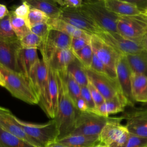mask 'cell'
<instances>
[{"label": "cell", "instance_id": "6da1fadb", "mask_svg": "<svg viewBox=\"0 0 147 147\" xmlns=\"http://www.w3.org/2000/svg\"><path fill=\"white\" fill-rule=\"evenodd\" d=\"M56 74L59 86V103L57 113L53 119L58 130V140L72 133L79 111L76 109L70 97L64 79L58 72Z\"/></svg>", "mask_w": 147, "mask_h": 147}, {"label": "cell", "instance_id": "7a4b0ae2", "mask_svg": "<svg viewBox=\"0 0 147 147\" xmlns=\"http://www.w3.org/2000/svg\"><path fill=\"white\" fill-rule=\"evenodd\" d=\"M29 80L37 96L38 105L48 118L54 119L49 91L48 66L42 59H40L33 68Z\"/></svg>", "mask_w": 147, "mask_h": 147}, {"label": "cell", "instance_id": "3957f363", "mask_svg": "<svg viewBox=\"0 0 147 147\" xmlns=\"http://www.w3.org/2000/svg\"><path fill=\"white\" fill-rule=\"evenodd\" d=\"M0 70L5 79V88L14 97L30 105H38L37 96L29 79L22 74L13 71L2 65H0Z\"/></svg>", "mask_w": 147, "mask_h": 147}, {"label": "cell", "instance_id": "277c9868", "mask_svg": "<svg viewBox=\"0 0 147 147\" xmlns=\"http://www.w3.org/2000/svg\"><path fill=\"white\" fill-rule=\"evenodd\" d=\"M80 9L103 30L117 33L118 16L110 12L106 7L104 0L83 1Z\"/></svg>", "mask_w": 147, "mask_h": 147}, {"label": "cell", "instance_id": "5b68a950", "mask_svg": "<svg viewBox=\"0 0 147 147\" xmlns=\"http://www.w3.org/2000/svg\"><path fill=\"white\" fill-rule=\"evenodd\" d=\"M16 120L25 133L37 142L40 147H46L58 138V130L55 121L52 119L42 124L23 121L16 117Z\"/></svg>", "mask_w": 147, "mask_h": 147}, {"label": "cell", "instance_id": "8992f818", "mask_svg": "<svg viewBox=\"0 0 147 147\" xmlns=\"http://www.w3.org/2000/svg\"><path fill=\"white\" fill-rule=\"evenodd\" d=\"M117 33L123 37L138 42L147 33V18L143 13L132 16H118Z\"/></svg>", "mask_w": 147, "mask_h": 147}, {"label": "cell", "instance_id": "52a82bcc", "mask_svg": "<svg viewBox=\"0 0 147 147\" xmlns=\"http://www.w3.org/2000/svg\"><path fill=\"white\" fill-rule=\"evenodd\" d=\"M121 121V117L109 118L99 134L102 144L107 147H123L125 145L130 133Z\"/></svg>", "mask_w": 147, "mask_h": 147}, {"label": "cell", "instance_id": "ba28073f", "mask_svg": "<svg viewBox=\"0 0 147 147\" xmlns=\"http://www.w3.org/2000/svg\"><path fill=\"white\" fill-rule=\"evenodd\" d=\"M109 118L100 116L91 111H79L75 129L71 134L99 137Z\"/></svg>", "mask_w": 147, "mask_h": 147}, {"label": "cell", "instance_id": "9c48e42d", "mask_svg": "<svg viewBox=\"0 0 147 147\" xmlns=\"http://www.w3.org/2000/svg\"><path fill=\"white\" fill-rule=\"evenodd\" d=\"M60 19L90 34H97L102 29L80 7L61 8Z\"/></svg>", "mask_w": 147, "mask_h": 147}, {"label": "cell", "instance_id": "30bf717a", "mask_svg": "<svg viewBox=\"0 0 147 147\" xmlns=\"http://www.w3.org/2000/svg\"><path fill=\"white\" fill-rule=\"evenodd\" d=\"M71 38L70 36L60 31L51 29L47 36L42 39L39 48L42 60L47 64L57 51L70 49Z\"/></svg>", "mask_w": 147, "mask_h": 147}, {"label": "cell", "instance_id": "8fae6325", "mask_svg": "<svg viewBox=\"0 0 147 147\" xmlns=\"http://www.w3.org/2000/svg\"><path fill=\"white\" fill-rule=\"evenodd\" d=\"M97 35L120 55L134 54L144 49L140 42L127 39L117 32L102 30Z\"/></svg>", "mask_w": 147, "mask_h": 147}, {"label": "cell", "instance_id": "7c38bea8", "mask_svg": "<svg viewBox=\"0 0 147 147\" xmlns=\"http://www.w3.org/2000/svg\"><path fill=\"white\" fill-rule=\"evenodd\" d=\"M90 45L93 53L109 68L116 73V65L120 56L113 47L97 34H92Z\"/></svg>", "mask_w": 147, "mask_h": 147}, {"label": "cell", "instance_id": "4fadbf2b", "mask_svg": "<svg viewBox=\"0 0 147 147\" xmlns=\"http://www.w3.org/2000/svg\"><path fill=\"white\" fill-rule=\"evenodd\" d=\"M121 118L126 120L125 126L130 133L147 138V108H133Z\"/></svg>", "mask_w": 147, "mask_h": 147}, {"label": "cell", "instance_id": "5bb4252c", "mask_svg": "<svg viewBox=\"0 0 147 147\" xmlns=\"http://www.w3.org/2000/svg\"><path fill=\"white\" fill-rule=\"evenodd\" d=\"M86 71L88 80L98 89L105 100L110 99L117 94L121 93L117 80L90 69H86Z\"/></svg>", "mask_w": 147, "mask_h": 147}, {"label": "cell", "instance_id": "9a60e30c", "mask_svg": "<svg viewBox=\"0 0 147 147\" xmlns=\"http://www.w3.org/2000/svg\"><path fill=\"white\" fill-rule=\"evenodd\" d=\"M131 71L125 55H120L116 65L117 80L121 92L126 99L129 106L133 107L134 102L131 95Z\"/></svg>", "mask_w": 147, "mask_h": 147}, {"label": "cell", "instance_id": "2e32d148", "mask_svg": "<svg viewBox=\"0 0 147 147\" xmlns=\"http://www.w3.org/2000/svg\"><path fill=\"white\" fill-rule=\"evenodd\" d=\"M0 127L7 133L25 140L32 145L40 147L39 144L28 136L16 120V116L11 111L0 107Z\"/></svg>", "mask_w": 147, "mask_h": 147}, {"label": "cell", "instance_id": "e0dca14e", "mask_svg": "<svg viewBox=\"0 0 147 147\" xmlns=\"http://www.w3.org/2000/svg\"><path fill=\"white\" fill-rule=\"evenodd\" d=\"M21 48L20 40L10 42L0 40V65L21 73L18 63V53Z\"/></svg>", "mask_w": 147, "mask_h": 147}, {"label": "cell", "instance_id": "ac0fdd59", "mask_svg": "<svg viewBox=\"0 0 147 147\" xmlns=\"http://www.w3.org/2000/svg\"><path fill=\"white\" fill-rule=\"evenodd\" d=\"M106 8L118 16H132L143 14L134 1L121 0H104Z\"/></svg>", "mask_w": 147, "mask_h": 147}, {"label": "cell", "instance_id": "d6986e66", "mask_svg": "<svg viewBox=\"0 0 147 147\" xmlns=\"http://www.w3.org/2000/svg\"><path fill=\"white\" fill-rule=\"evenodd\" d=\"M127 106L129 105L126 99L121 93H119L110 99L105 100L104 103L95 108L92 113L108 118L109 115L123 111Z\"/></svg>", "mask_w": 147, "mask_h": 147}, {"label": "cell", "instance_id": "ffe728a7", "mask_svg": "<svg viewBox=\"0 0 147 147\" xmlns=\"http://www.w3.org/2000/svg\"><path fill=\"white\" fill-rule=\"evenodd\" d=\"M37 50L21 48L18 53V63L21 72L29 80L33 68L40 60Z\"/></svg>", "mask_w": 147, "mask_h": 147}, {"label": "cell", "instance_id": "44dd1931", "mask_svg": "<svg viewBox=\"0 0 147 147\" xmlns=\"http://www.w3.org/2000/svg\"><path fill=\"white\" fill-rule=\"evenodd\" d=\"M75 59L71 49L59 50L52 56L47 64L57 72L67 71L68 65Z\"/></svg>", "mask_w": 147, "mask_h": 147}, {"label": "cell", "instance_id": "7402d4cb", "mask_svg": "<svg viewBox=\"0 0 147 147\" xmlns=\"http://www.w3.org/2000/svg\"><path fill=\"white\" fill-rule=\"evenodd\" d=\"M131 87L134 102L147 103V77L131 72Z\"/></svg>", "mask_w": 147, "mask_h": 147}, {"label": "cell", "instance_id": "603a6c76", "mask_svg": "<svg viewBox=\"0 0 147 147\" xmlns=\"http://www.w3.org/2000/svg\"><path fill=\"white\" fill-rule=\"evenodd\" d=\"M56 141L69 147H94L101 144L99 137L82 134H71Z\"/></svg>", "mask_w": 147, "mask_h": 147}, {"label": "cell", "instance_id": "cb8c5ba5", "mask_svg": "<svg viewBox=\"0 0 147 147\" xmlns=\"http://www.w3.org/2000/svg\"><path fill=\"white\" fill-rule=\"evenodd\" d=\"M51 29L60 31L71 37H90V34L82 30H80L65 21L60 19L49 18L47 22Z\"/></svg>", "mask_w": 147, "mask_h": 147}, {"label": "cell", "instance_id": "d4e9b609", "mask_svg": "<svg viewBox=\"0 0 147 147\" xmlns=\"http://www.w3.org/2000/svg\"><path fill=\"white\" fill-rule=\"evenodd\" d=\"M26 2L30 8L36 9L42 11L49 18H59L60 16L61 7L58 6L55 0H27Z\"/></svg>", "mask_w": 147, "mask_h": 147}, {"label": "cell", "instance_id": "484cf974", "mask_svg": "<svg viewBox=\"0 0 147 147\" xmlns=\"http://www.w3.org/2000/svg\"><path fill=\"white\" fill-rule=\"evenodd\" d=\"M131 72L142 75L147 77V51L125 55Z\"/></svg>", "mask_w": 147, "mask_h": 147}, {"label": "cell", "instance_id": "4316f807", "mask_svg": "<svg viewBox=\"0 0 147 147\" xmlns=\"http://www.w3.org/2000/svg\"><path fill=\"white\" fill-rule=\"evenodd\" d=\"M67 71L76 80L80 87L87 86L88 79L86 68L76 59L68 65Z\"/></svg>", "mask_w": 147, "mask_h": 147}, {"label": "cell", "instance_id": "83f0119b", "mask_svg": "<svg viewBox=\"0 0 147 147\" xmlns=\"http://www.w3.org/2000/svg\"><path fill=\"white\" fill-rule=\"evenodd\" d=\"M0 147H37L0 127Z\"/></svg>", "mask_w": 147, "mask_h": 147}, {"label": "cell", "instance_id": "f1b7e54d", "mask_svg": "<svg viewBox=\"0 0 147 147\" xmlns=\"http://www.w3.org/2000/svg\"><path fill=\"white\" fill-rule=\"evenodd\" d=\"M10 23L12 29L19 40L31 32L30 29L26 21L16 17L12 11H9Z\"/></svg>", "mask_w": 147, "mask_h": 147}, {"label": "cell", "instance_id": "f546056e", "mask_svg": "<svg viewBox=\"0 0 147 147\" xmlns=\"http://www.w3.org/2000/svg\"><path fill=\"white\" fill-rule=\"evenodd\" d=\"M48 75L49 83V91L55 117L57 113L59 103V86L56 72L48 67Z\"/></svg>", "mask_w": 147, "mask_h": 147}, {"label": "cell", "instance_id": "4dcf8cb0", "mask_svg": "<svg viewBox=\"0 0 147 147\" xmlns=\"http://www.w3.org/2000/svg\"><path fill=\"white\" fill-rule=\"evenodd\" d=\"M58 73L64 79L70 97L75 103L81 97V87L67 71Z\"/></svg>", "mask_w": 147, "mask_h": 147}, {"label": "cell", "instance_id": "1f68e13d", "mask_svg": "<svg viewBox=\"0 0 147 147\" xmlns=\"http://www.w3.org/2000/svg\"><path fill=\"white\" fill-rule=\"evenodd\" d=\"M0 40L10 42L19 40L12 29L10 14L5 18L0 19Z\"/></svg>", "mask_w": 147, "mask_h": 147}, {"label": "cell", "instance_id": "d6a6232c", "mask_svg": "<svg viewBox=\"0 0 147 147\" xmlns=\"http://www.w3.org/2000/svg\"><path fill=\"white\" fill-rule=\"evenodd\" d=\"M72 52L76 59L86 69H90L93 56V52L90 44L78 51Z\"/></svg>", "mask_w": 147, "mask_h": 147}, {"label": "cell", "instance_id": "836d02e7", "mask_svg": "<svg viewBox=\"0 0 147 147\" xmlns=\"http://www.w3.org/2000/svg\"><path fill=\"white\" fill-rule=\"evenodd\" d=\"M90 69L98 74L106 75L113 79L117 80L116 73L106 67L94 53L92 63Z\"/></svg>", "mask_w": 147, "mask_h": 147}, {"label": "cell", "instance_id": "e575fe53", "mask_svg": "<svg viewBox=\"0 0 147 147\" xmlns=\"http://www.w3.org/2000/svg\"><path fill=\"white\" fill-rule=\"evenodd\" d=\"M42 39L32 32L28 34L20 40L21 47L28 49H39Z\"/></svg>", "mask_w": 147, "mask_h": 147}, {"label": "cell", "instance_id": "d590c367", "mask_svg": "<svg viewBox=\"0 0 147 147\" xmlns=\"http://www.w3.org/2000/svg\"><path fill=\"white\" fill-rule=\"evenodd\" d=\"M49 19V18L42 11L36 9L30 8L27 22L30 28L36 25L47 22Z\"/></svg>", "mask_w": 147, "mask_h": 147}, {"label": "cell", "instance_id": "8d00e7d4", "mask_svg": "<svg viewBox=\"0 0 147 147\" xmlns=\"http://www.w3.org/2000/svg\"><path fill=\"white\" fill-rule=\"evenodd\" d=\"M146 145L147 138L130 133L128 140L123 147H145Z\"/></svg>", "mask_w": 147, "mask_h": 147}, {"label": "cell", "instance_id": "74e56055", "mask_svg": "<svg viewBox=\"0 0 147 147\" xmlns=\"http://www.w3.org/2000/svg\"><path fill=\"white\" fill-rule=\"evenodd\" d=\"M30 10V7L29 4L26 2V1H24L21 5L17 6L11 11L16 17L22 18L27 22Z\"/></svg>", "mask_w": 147, "mask_h": 147}, {"label": "cell", "instance_id": "f35d334b", "mask_svg": "<svg viewBox=\"0 0 147 147\" xmlns=\"http://www.w3.org/2000/svg\"><path fill=\"white\" fill-rule=\"evenodd\" d=\"M90 37H72L70 49L72 52L78 51L90 44Z\"/></svg>", "mask_w": 147, "mask_h": 147}, {"label": "cell", "instance_id": "ab89813d", "mask_svg": "<svg viewBox=\"0 0 147 147\" xmlns=\"http://www.w3.org/2000/svg\"><path fill=\"white\" fill-rule=\"evenodd\" d=\"M30 29L31 32L39 36L42 39L44 38L47 36L51 30L47 22H43L36 25L31 27Z\"/></svg>", "mask_w": 147, "mask_h": 147}, {"label": "cell", "instance_id": "60d3db41", "mask_svg": "<svg viewBox=\"0 0 147 147\" xmlns=\"http://www.w3.org/2000/svg\"><path fill=\"white\" fill-rule=\"evenodd\" d=\"M87 87L90 90L91 96L93 99V100L95 105V108L99 106L103 103L105 102V99L102 96V95L100 93V92L98 90V89L88 80V84Z\"/></svg>", "mask_w": 147, "mask_h": 147}, {"label": "cell", "instance_id": "b9f144b4", "mask_svg": "<svg viewBox=\"0 0 147 147\" xmlns=\"http://www.w3.org/2000/svg\"><path fill=\"white\" fill-rule=\"evenodd\" d=\"M81 96L86 102L89 111L93 112L95 109V105L87 86L81 87Z\"/></svg>", "mask_w": 147, "mask_h": 147}, {"label": "cell", "instance_id": "7bdbcfd3", "mask_svg": "<svg viewBox=\"0 0 147 147\" xmlns=\"http://www.w3.org/2000/svg\"><path fill=\"white\" fill-rule=\"evenodd\" d=\"M56 3L61 8H78L82 6V0H55Z\"/></svg>", "mask_w": 147, "mask_h": 147}, {"label": "cell", "instance_id": "ee69618b", "mask_svg": "<svg viewBox=\"0 0 147 147\" xmlns=\"http://www.w3.org/2000/svg\"><path fill=\"white\" fill-rule=\"evenodd\" d=\"M75 106L76 108V109L80 111V112H86V111H89L88 106L86 103V102L84 100V99L82 98V96L79 98L75 102Z\"/></svg>", "mask_w": 147, "mask_h": 147}, {"label": "cell", "instance_id": "f6af8a7d", "mask_svg": "<svg viewBox=\"0 0 147 147\" xmlns=\"http://www.w3.org/2000/svg\"><path fill=\"white\" fill-rule=\"evenodd\" d=\"M9 11L8 10L6 5L0 3V19L5 18L9 15Z\"/></svg>", "mask_w": 147, "mask_h": 147}, {"label": "cell", "instance_id": "bcb514c9", "mask_svg": "<svg viewBox=\"0 0 147 147\" xmlns=\"http://www.w3.org/2000/svg\"><path fill=\"white\" fill-rule=\"evenodd\" d=\"M140 43L143 47V48L147 51V33L142 37V38L140 41Z\"/></svg>", "mask_w": 147, "mask_h": 147}, {"label": "cell", "instance_id": "7dc6e473", "mask_svg": "<svg viewBox=\"0 0 147 147\" xmlns=\"http://www.w3.org/2000/svg\"><path fill=\"white\" fill-rule=\"evenodd\" d=\"M46 147H69V146H65L64 145H63L57 142V141H55V142H53L49 144Z\"/></svg>", "mask_w": 147, "mask_h": 147}, {"label": "cell", "instance_id": "c3c4849f", "mask_svg": "<svg viewBox=\"0 0 147 147\" xmlns=\"http://www.w3.org/2000/svg\"><path fill=\"white\" fill-rule=\"evenodd\" d=\"M0 86L3 87H5V79H4V77H3V75L1 73V70H0Z\"/></svg>", "mask_w": 147, "mask_h": 147}, {"label": "cell", "instance_id": "681fc988", "mask_svg": "<svg viewBox=\"0 0 147 147\" xmlns=\"http://www.w3.org/2000/svg\"><path fill=\"white\" fill-rule=\"evenodd\" d=\"M94 147H107V146H106V145H105L103 144H98V145H96V146H95Z\"/></svg>", "mask_w": 147, "mask_h": 147}, {"label": "cell", "instance_id": "f907efd6", "mask_svg": "<svg viewBox=\"0 0 147 147\" xmlns=\"http://www.w3.org/2000/svg\"><path fill=\"white\" fill-rule=\"evenodd\" d=\"M145 15H147V6H146V7H145V10H144V13H143Z\"/></svg>", "mask_w": 147, "mask_h": 147}, {"label": "cell", "instance_id": "816d5d0a", "mask_svg": "<svg viewBox=\"0 0 147 147\" xmlns=\"http://www.w3.org/2000/svg\"><path fill=\"white\" fill-rule=\"evenodd\" d=\"M146 16V18H147V15H145Z\"/></svg>", "mask_w": 147, "mask_h": 147}, {"label": "cell", "instance_id": "f5cc1de1", "mask_svg": "<svg viewBox=\"0 0 147 147\" xmlns=\"http://www.w3.org/2000/svg\"><path fill=\"white\" fill-rule=\"evenodd\" d=\"M145 147H147V145H146V146H145Z\"/></svg>", "mask_w": 147, "mask_h": 147}]
</instances>
